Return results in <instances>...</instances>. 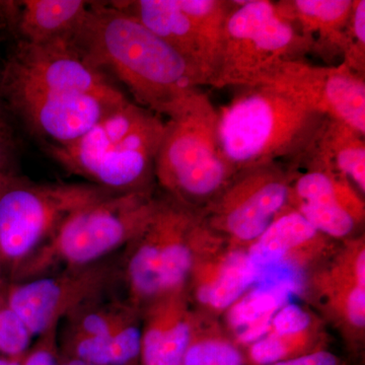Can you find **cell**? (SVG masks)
<instances>
[{"instance_id": "5bb4252c", "label": "cell", "mask_w": 365, "mask_h": 365, "mask_svg": "<svg viewBox=\"0 0 365 365\" xmlns=\"http://www.w3.org/2000/svg\"><path fill=\"white\" fill-rule=\"evenodd\" d=\"M64 343L71 356L95 365H128L140 356L137 307L98 300L66 319Z\"/></svg>"}, {"instance_id": "4fadbf2b", "label": "cell", "mask_w": 365, "mask_h": 365, "mask_svg": "<svg viewBox=\"0 0 365 365\" xmlns=\"http://www.w3.org/2000/svg\"><path fill=\"white\" fill-rule=\"evenodd\" d=\"M264 85L365 135V78L345 64L323 66L307 60L288 62Z\"/></svg>"}, {"instance_id": "30bf717a", "label": "cell", "mask_w": 365, "mask_h": 365, "mask_svg": "<svg viewBox=\"0 0 365 365\" xmlns=\"http://www.w3.org/2000/svg\"><path fill=\"white\" fill-rule=\"evenodd\" d=\"M165 41L212 86L232 1L136 0L114 1Z\"/></svg>"}, {"instance_id": "f1b7e54d", "label": "cell", "mask_w": 365, "mask_h": 365, "mask_svg": "<svg viewBox=\"0 0 365 365\" xmlns=\"http://www.w3.org/2000/svg\"><path fill=\"white\" fill-rule=\"evenodd\" d=\"M273 365H339V359L333 353L316 350Z\"/></svg>"}, {"instance_id": "d4e9b609", "label": "cell", "mask_w": 365, "mask_h": 365, "mask_svg": "<svg viewBox=\"0 0 365 365\" xmlns=\"http://www.w3.org/2000/svg\"><path fill=\"white\" fill-rule=\"evenodd\" d=\"M341 63L365 76V1L353 0L351 14L345 31Z\"/></svg>"}, {"instance_id": "d6986e66", "label": "cell", "mask_w": 365, "mask_h": 365, "mask_svg": "<svg viewBox=\"0 0 365 365\" xmlns=\"http://www.w3.org/2000/svg\"><path fill=\"white\" fill-rule=\"evenodd\" d=\"M302 151L339 173L364 194L365 141L359 132L342 122L325 118Z\"/></svg>"}, {"instance_id": "6da1fadb", "label": "cell", "mask_w": 365, "mask_h": 365, "mask_svg": "<svg viewBox=\"0 0 365 365\" xmlns=\"http://www.w3.org/2000/svg\"><path fill=\"white\" fill-rule=\"evenodd\" d=\"M14 112L47 145L76 140L129 98L71 41L18 42L1 78Z\"/></svg>"}, {"instance_id": "8992f818", "label": "cell", "mask_w": 365, "mask_h": 365, "mask_svg": "<svg viewBox=\"0 0 365 365\" xmlns=\"http://www.w3.org/2000/svg\"><path fill=\"white\" fill-rule=\"evenodd\" d=\"M153 188L111 194L88 204L61 223L52 237L16 269L21 279L46 275L51 269L83 267L103 261L131 244L160 205Z\"/></svg>"}, {"instance_id": "2e32d148", "label": "cell", "mask_w": 365, "mask_h": 365, "mask_svg": "<svg viewBox=\"0 0 365 365\" xmlns=\"http://www.w3.org/2000/svg\"><path fill=\"white\" fill-rule=\"evenodd\" d=\"M275 4L304 39L309 55H316L327 66H337L335 60L341 63L353 0H284Z\"/></svg>"}, {"instance_id": "8fae6325", "label": "cell", "mask_w": 365, "mask_h": 365, "mask_svg": "<svg viewBox=\"0 0 365 365\" xmlns=\"http://www.w3.org/2000/svg\"><path fill=\"white\" fill-rule=\"evenodd\" d=\"M292 175L287 163L240 170L202 209L204 222L239 244H252L290 207Z\"/></svg>"}, {"instance_id": "9c48e42d", "label": "cell", "mask_w": 365, "mask_h": 365, "mask_svg": "<svg viewBox=\"0 0 365 365\" xmlns=\"http://www.w3.org/2000/svg\"><path fill=\"white\" fill-rule=\"evenodd\" d=\"M202 211L160 199V205L127 259L130 304L138 307L160 295L184 288L195 262V239Z\"/></svg>"}, {"instance_id": "52a82bcc", "label": "cell", "mask_w": 365, "mask_h": 365, "mask_svg": "<svg viewBox=\"0 0 365 365\" xmlns=\"http://www.w3.org/2000/svg\"><path fill=\"white\" fill-rule=\"evenodd\" d=\"M307 55L306 43L275 2L232 1L212 86L264 85L284 64L306 60Z\"/></svg>"}, {"instance_id": "836d02e7", "label": "cell", "mask_w": 365, "mask_h": 365, "mask_svg": "<svg viewBox=\"0 0 365 365\" xmlns=\"http://www.w3.org/2000/svg\"><path fill=\"white\" fill-rule=\"evenodd\" d=\"M0 263H1V260H0Z\"/></svg>"}, {"instance_id": "44dd1931", "label": "cell", "mask_w": 365, "mask_h": 365, "mask_svg": "<svg viewBox=\"0 0 365 365\" xmlns=\"http://www.w3.org/2000/svg\"><path fill=\"white\" fill-rule=\"evenodd\" d=\"M292 294L287 288L254 285L228 309L227 323L237 342L251 345L267 335L274 314L288 304Z\"/></svg>"}, {"instance_id": "5b68a950", "label": "cell", "mask_w": 365, "mask_h": 365, "mask_svg": "<svg viewBox=\"0 0 365 365\" xmlns=\"http://www.w3.org/2000/svg\"><path fill=\"white\" fill-rule=\"evenodd\" d=\"M165 117L155 181L170 198L202 210L235 175L220 148L217 109L207 93L197 88Z\"/></svg>"}, {"instance_id": "1f68e13d", "label": "cell", "mask_w": 365, "mask_h": 365, "mask_svg": "<svg viewBox=\"0 0 365 365\" xmlns=\"http://www.w3.org/2000/svg\"><path fill=\"white\" fill-rule=\"evenodd\" d=\"M0 365H21V360L20 359L11 360L0 359Z\"/></svg>"}, {"instance_id": "484cf974", "label": "cell", "mask_w": 365, "mask_h": 365, "mask_svg": "<svg viewBox=\"0 0 365 365\" xmlns=\"http://www.w3.org/2000/svg\"><path fill=\"white\" fill-rule=\"evenodd\" d=\"M34 336L13 309L0 304V351L20 359Z\"/></svg>"}, {"instance_id": "3957f363", "label": "cell", "mask_w": 365, "mask_h": 365, "mask_svg": "<svg viewBox=\"0 0 365 365\" xmlns=\"http://www.w3.org/2000/svg\"><path fill=\"white\" fill-rule=\"evenodd\" d=\"M165 129L160 115L129 100L76 140L46 150L88 184L112 193L140 191L153 188Z\"/></svg>"}, {"instance_id": "cb8c5ba5", "label": "cell", "mask_w": 365, "mask_h": 365, "mask_svg": "<svg viewBox=\"0 0 365 365\" xmlns=\"http://www.w3.org/2000/svg\"><path fill=\"white\" fill-rule=\"evenodd\" d=\"M244 357L237 346L217 337H200L194 331L182 365H244Z\"/></svg>"}, {"instance_id": "7c38bea8", "label": "cell", "mask_w": 365, "mask_h": 365, "mask_svg": "<svg viewBox=\"0 0 365 365\" xmlns=\"http://www.w3.org/2000/svg\"><path fill=\"white\" fill-rule=\"evenodd\" d=\"M113 275V266L104 261L66 268L57 274H46L13 285L7 294L6 304L33 336H40L98 300Z\"/></svg>"}, {"instance_id": "83f0119b", "label": "cell", "mask_w": 365, "mask_h": 365, "mask_svg": "<svg viewBox=\"0 0 365 365\" xmlns=\"http://www.w3.org/2000/svg\"><path fill=\"white\" fill-rule=\"evenodd\" d=\"M59 327H53L47 332L40 335V339L21 361V365H60L57 350V334Z\"/></svg>"}, {"instance_id": "4316f807", "label": "cell", "mask_w": 365, "mask_h": 365, "mask_svg": "<svg viewBox=\"0 0 365 365\" xmlns=\"http://www.w3.org/2000/svg\"><path fill=\"white\" fill-rule=\"evenodd\" d=\"M313 319L302 307L294 304H284L274 314L269 333L280 337L300 335L311 329Z\"/></svg>"}, {"instance_id": "ffe728a7", "label": "cell", "mask_w": 365, "mask_h": 365, "mask_svg": "<svg viewBox=\"0 0 365 365\" xmlns=\"http://www.w3.org/2000/svg\"><path fill=\"white\" fill-rule=\"evenodd\" d=\"M324 237L325 235L314 230L299 211L289 207L252 242L247 254L258 268L280 262L295 264L294 257L300 249L317 248Z\"/></svg>"}, {"instance_id": "4dcf8cb0", "label": "cell", "mask_w": 365, "mask_h": 365, "mask_svg": "<svg viewBox=\"0 0 365 365\" xmlns=\"http://www.w3.org/2000/svg\"><path fill=\"white\" fill-rule=\"evenodd\" d=\"M60 365H95L88 364V362L83 361V360L76 359H68L66 362L61 364Z\"/></svg>"}, {"instance_id": "d6a6232c", "label": "cell", "mask_w": 365, "mask_h": 365, "mask_svg": "<svg viewBox=\"0 0 365 365\" xmlns=\"http://www.w3.org/2000/svg\"><path fill=\"white\" fill-rule=\"evenodd\" d=\"M6 14V4H0V26H1L2 16Z\"/></svg>"}, {"instance_id": "ba28073f", "label": "cell", "mask_w": 365, "mask_h": 365, "mask_svg": "<svg viewBox=\"0 0 365 365\" xmlns=\"http://www.w3.org/2000/svg\"><path fill=\"white\" fill-rule=\"evenodd\" d=\"M88 182H36L0 176V260L14 269L83 206L111 195Z\"/></svg>"}, {"instance_id": "e0dca14e", "label": "cell", "mask_w": 365, "mask_h": 365, "mask_svg": "<svg viewBox=\"0 0 365 365\" xmlns=\"http://www.w3.org/2000/svg\"><path fill=\"white\" fill-rule=\"evenodd\" d=\"M91 2L83 0H24L9 2L19 42L43 45L72 41L83 25Z\"/></svg>"}, {"instance_id": "7a4b0ae2", "label": "cell", "mask_w": 365, "mask_h": 365, "mask_svg": "<svg viewBox=\"0 0 365 365\" xmlns=\"http://www.w3.org/2000/svg\"><path fill=\"white\" fill-rule=\"evenodd\" d=\"M71 43L91 66L122 83L135 104L162 117L206 86L184 57L114 1L91 2Z\"/></svg>"}, {"instance_id": "277c9868", "label": "cell", "mask_w": 365, "mask_h": 365, "mask_svg": "<svg viewBox=\"0 0 365 365\" xmlns=\"http://www.w3.org/2000/svg\"><path fill=\"white\" fill-rule=\"evenodd\" d=\"M218 109V139L235 170L287 163L311 143L325 117L270 86L239 88Z\"/></svg>"}, {"instance_id": "9a60e30c", "label": "cell", "mask_w": 365, "mask_h": 365, "mask_svg": "<svg viewBox=\"0 0 365 365\" xmlns=\"http://www.w3.org/2000/svg\"><path fill=\"white\" fill-rule=\"evenodd\" d=\"M148 306L141 328L143 365H182L195 331L184 288L160 295Z\"/></svg>"}, {"instance_id": "f546056e", "label": "cell", "mask_w": 365, "mask_h": 365, "mask_svg": "<svg viewBox=\"0 0 365 365\" xmlns=\"http://www.w3.org/2000/svg\"><path fill=\"white\" fill-rule=\"evenodd\" d=\"M7 151H6V143H4V138H2L1 136H0V176H1L2 174L1 170L2 167H4V163L6 162Z\"/></svg>"}, {"instance_id": "7402d4cb", "label": "cell", "mask_w": 365, "mask_h": 365, "mask_svg": "<svg viewBox=\"0 0 365 365\" xmlns=\"http://www.w3.org/2000/svg\"><path fill=\"white\" fill-rule=\"evenodd\" d=\"M329 277V294L337 313L356 330L365 326V250L359 242L343 256Z\"/></svg>"}, {"instance_id": "ac0fdd59", "label": "cell", "mask_w": 365, "mask_h": 365, "mask_svg": "<svg viewBox=\"0 0 365 365\" xmlns=\"http://www.w3.org/2000/svg\"><path fill=\"white\" fill-rule=\"evenodd\" d=\"M196 299L215 311L228 309L254 287L259 268L250 260L247 252L232 250L216 260L208 270L193 266Z\"/></svg>"}, {"instance_id": "603a6c76", "label": "cell", "mask_w": 365, "mask_h": 365, "mask_svg": "<svg viewBox=\"0 0 365 365\" xmlns=\"http://www.w3.org/2000/svg\"><path fill=\"white\" fill-rule=\"evenodd\" d=\"M309 345V336L307 334L280 337L268 333L249 345V359L255 365H273L307 354Z\"/></svg>"}]
</instances>
